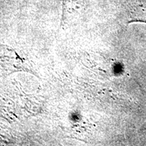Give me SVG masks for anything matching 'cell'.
Returning a JSON list of instances; mask_svg holds the SVG:
<instances>
[{
  "mask_svg": "<svg viewBox=\"0 0 146 146\" xmlns=\"http://www.w3.org/2000/svg\"><path fill=\"white\" fill-rule=\"evenodd\" d=\"M129 23L146 24V0H133L129 12Z\"/></svg>",
  "mask_w": 146,
  "mask_h": 146,
  "instance_id": "cell-2",
  "label": "cell"
},
{
  "mask_svg": "<svg viewBox=\"0 0 146 146\" xmlns=\"http://www.w3.org/2000/svg\"><path fill=\"white\" fill-rule=\"evenodd\" d=\"M22 71L33 72L25 58H21L10 47L0 45V72L5 75H9Z\"/></svg>",
  "mask_w": 146,
  "mask_h": 146,
  "instance_id": "cell-1",
  "label": "cell"
}]
</instances>
